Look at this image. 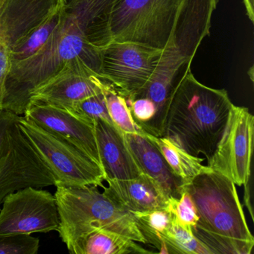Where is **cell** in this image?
Returning <instances> with one entry per match:
<instances>
[{
    "mask_svg": "<svg viewBox=\"0 0 254 254\" xmlns=\"http://www.w3.org/2000/svg\"><path fill=\"white\" fill-rule=\"evenodd\" d=\"M131 214L146 244L157 248L160 254L163 248V236L172 223L173 213L168 209H161Z\"/></svg>",
    "mask_w": 254,
    "mask_h": 254,
    "instance_id": "22",
    "label": "cell"
},
{
    "mask_svg": "<svg viewBox=\"0 0 254 254\" xmlns=\"http://www.w3.org/2000/svg\"><path fill=\"white\" fill-rule=\"evenodd\" d=\"M100 75L126 99L134 98L149 82L163 50L132 42L101 47Z\"/></svg>",
    "mask_w": 254,
    "mask_h": 254,
    "instance_id": "8",
    "label": "cell"
},
{
    "mask_svg": "<svg viewBox=\"0 0 254 254\" xmlns=\"http://www.w3.org/2000/svg\"><path fill=\"white\" fill-rule=\"evenodd\" d=\"M19 126L40 158L50 169L56 184L103 188L105 173L88 154L64 138L20 116Z\"/></svg>",
    "mask_w": 254,
    "mask_h": 254,
    "instance_id": "7",
    "label": "cell"
},
{
    "mask_svg": "<svg viewBox=\"0 0 254 254\" xmlns=\"http://www.w3.org/2000/svg\"><path fill=\"white\" fill-rule=\"evenodd\" d=\"M250 182V181H249ZM249 182L248 184H245V201L246 203L247 207L249 209L250 213H251V218L254 219V215H253L252 208H251V194H250V184Z\"/></svg>",
    "mask_w": 254,
    "mask_h": 254,
    "instance_id": "32",
    "label": "cell"
},
{
    "mask_svg": "<svg viewBox=\"0 0 254 254\" xmlns=\"http://www.w3.org/2000/svg\"><path fill=\"white\" fill-rule=\"evenodd\" d=\"M254 117L245 107L233 105L224 133L207 166L242 187L250 181L254 148Z\"/></svg>",
    "mask_w": 254,
    "mask_h": 254,
    "instance_id": "9",
    "label": "cell"
},
{
    "mask_svg": "<svg viewBox=\"0 0 254 254\" xmlns=\"http://www.w3.org/2000/svg\"><path fill=\"white\" fill-rule=\"evenodd\" d=\"M117 0H79L66 7L69 16L75 19L90 42L99 47L110 43L108 23Z\"/></svg>",
    "mask_w": 254,
    "mask_h": 254,
    "instance_id": "18",
    "label": "cell"
},
{
    "mask_svg": "<svg viewBox=\"0 0 254 254\" xmlns=\"http://www.w3.org/2000/svg\"><path fill=\"white\" fill-rule=\"evenodd\" d=\"M66 3L58 7L39 25L10 47L12 62L29 59L53 39L67 20Z\"/></svg>",
    "mask_w": 254,
    "mask_h": 254,
    "instance_id": "19",
    "label": "cell"
},
{
    "mask_svg": "<svg viewBox=\"0 0 254 254\" xmlns=\"http://www.w3.org/2000/svg\"><path fill=\"white\" fill-rule=\"evenodd\" d=\"M64 3L65 0H5L0 9V38L11 47Z\"/></svg>",
    "mask_w": 254,
    "mask_h": 254,
    "instance_id": "16",
    "label": "cell"
},
{
    "mask_svg": "<svg viewBox=\"0 0 254 254\" xmlns=\"http://www.w3.org/2000/svg\"><path fill=\"white\" fill-rule=\"evenodd\" d=\"M0 210V237L57 231L59 215L55 194L27 187L10 193Z\"/></svg>",
    "mask_w": 254,
    "mask_h": 254,
    "instance_id": "10",
    "label": "cell"
},
{
    "mask_svg": "<svg viewBox=\"0 0 254 254\" xmlns=\"http://www.w3.org/2000/svg\"><path fill=\"white\" fill-rule=\"evenodd\" d=\"M233 105L227 90L201 84L187 66L171 94L162 136L208 160L224 133Z\"/></svg>",
    "mask_w": 254,
    "mask_h": 254,
    "instance_id": "1",
    "label": "cell"
},
{
    "mask_svg": "<svg viewBox=\"0 0 254 254\" xmlns=\"http://www.w3.org/2000/svg\"><path fill=\"white\" fill-rule=\"evenodd\" d=\"M100 49L90 42L75 19L68 14L64 26L38 53L12 62L3 110L23 116L29 105V92L77 58L82 59L100 75Z\"/></svg>",
    "mask_w": 254,
    "mask_h": 254,
    "instance_id": "2",
    "label": "cell"
},
{
    "mask_svg": "<svg viewBox=\"0 0 254 254\" xmlns=\"http://www.w3.org/2000/svg\"><path fill=\"white\" fill-rule=\"evenodd\" d=\"M95 130L105 181L133 179L142 174L118 127L98 120Z\"/></svg>",
    "mask_w": 254,
    "mask_h": 254,
    "instance_id": "14",
    "label": "cell"
},
{
    "mask_svg": "<svg viewBox=\"0 0 254 254\" xmlns=\"http://www.w3.org/2000/svg\"><path fill=\"white\" fill-rule=\"evenodd\" d=\"M191 229L194 236L210 254H250L254 248V242L217 234L197 226Z\"/></svg>",
    "mask_w": 254,
    "mask_h": 254,
    "instance_id": "25",
    "label": "cell"
},
{
    "mask_svg": "<svg viewBox=\"0 0 254 254\" xmlns=\"http://www.w3.org/2000/svg\"><path fill=\"white\" fill-rule=\"evenodd\" d=\"M108 113L114 124L124 134L145 135L144 131L133 120L126 99L119 93L109 83L104 89Z\"/></svg>",
    "mask_w": 254,
    "mask_h": 254,
    "instance_id": "24",
    "label": "cell"
},
{
    "mask_svg": "<svg viewBox=\"0 0 254 254\" xmlns=\"http://www.w3.org/2000/svg\"><path fill=\"white\" fill-rule=\"evenodd\" d=\"M183 1L117 0L108 23L110 41L163 50Z\"/></svg>",
    "mask_w": 254,
    "mask_h": 254,
    "instance_id": "5",
    "label": "cell"
},
{
    "mask_svg": "<svg viewBox=\"0 0 254 254\" xmlns=\"http://www.w3.org/2000/svg\"><path fill=\"white\" fill-rule=\"evenodd\" d=\"M107 83L88 64L77 58L32 89L29 105L44 104L67 110L75 102L102 93Z\"/></svg>",
    "mask_w": 254,
    "mask_h": 254,
    "instance_id": "11",
    "label": "cell"
},
{
    "mask_svg": "<svg viewBox=\"0 0 254 254\" xmlns=\"http://www.w3.org/2000/svg\"><path fill=\"white\" fill-rule=\"evenodd\" d=\"M243 3L248 19L254 23V0H243Z\"/></svg>",
    "mask_w": 254,
    "mask_h": 254,
    "instance_id": "31",
    "label": "cell"
},
{
    "mask_svg": "<svg viewBox=\"0 0 254 254\" xmlns=\"http://www.w3.org/2000/svg\"><path fill=\"white\" fill-rule=\"evenodd\" d=\"M124 135L130 152L142 173L152 178L169 198H180L184 191V184L173 173L157 146L143 135Z\"/></svg>",
    "mask_w": 254,
    "mask_h": 254,
    "instance_id": "17",
    "label": "cell"
},
{
    "mask_svg": "<svg viewBox=\"0 0 254 254\" xmlns=\"http://www.w3.org/2000/svg\"><path fill=\"white\" fill-rule=\"evenodd\" d=\"M135 123L146 133L151 134L153 123L157 114V108L148 98L139 97L126 99Z\"/></svg>",
    "mask_w": 254,
    "mask_h": 254,
    "instance_id": "29",
    "label": "cell"
},
{
    "mask_svg": "<svg viewBox=\"0 0 254 254\" xmlns=\"http://www.w3.org/2000/svg\"><path fill=\"white\" fill-rule=\"evenodd\" d=\"M146 136L158 148L173 173L184 185L190 184L200 174L212 170L203 164L204 159L191 155L164 136H156L146 133Z\"/></svg>",
    "mask_w": 254,
    "mask_h": 254,
    "instance_id": "20",
    "label": "cell"
},
{
    "mask_svg": "<svg viewBox=\"0 0 254 254\" xmlns=\"http://www.w3.org/2000/svg\"><path fill=\"white\" fill-rule=\"evenodd\" d=\"M23 117L72 142L102 167L93 125L81 120L67 110L44 104H29Z\"/></svg>",
    "mask_w": 254,
    "mask_h": 254,
    "instance_id": "13",
    "label": "cell"
},
{
    "mask_svg": "<svg viewBox=\"0 0 254 254\" xmlns=\"http://www.w3.org/2000/svg\"><path fill=\"white\" fill-rule=\"evenodd\" d=\"M78 1H79V0H65L66 7L74 5V4L76 3V2H78Z\"/></svg>",
    "mask_w": 254,
    "mask_h": 254,
    "instance_id": "33",
    "label": "cell"
},
{
    "mask_svg": "<svg viewBox=\"0 0 254 254\" xmlns=\"http://www.w3.org/2000/svg\"><path fill=\"white\" fill-rule=\"evenodd\" d=\"M39 247V239L29 234L0 237V254H37Z\"/></svg>",
    "mask_w": 254,
    "mask_h": 254,
    "instance_id": "27",
    "label": "cell"
},
{
    "mask_svg": "<svg viewBox=\"0 0 254 254\" xmlns=\"http://www.w3.org/2000/svg\"><path fill=\"white\" fill-rule=\"evenodd\" d=\"M167 209L175 215L176 219L188 228L197 225L199 217L192 197L189 192L184 190L181 197L169 199Z\"/></svg>",
    "mask_w": 254,
    "mask_h": 254,
    "instance_id": "28",
    "label": "cell"
},
{
    "mask_svg": "<svg viewBox=\"0 0 254 254\" xmlns=\"http://www.w3.org/2000/svg\"><path fill=\"white\" fill-rule=\"evenodd\" d=\"M183 188L192 197L197 209L196 226L217 234L254 242L233 181L211 170L197 175Z\"/></svg>",
    "mask_w": 254,
    "mask_h": 254,
    "instance_id": "4",
    "label": "cell"
},
{
    "mask_svg": "<svg viewBox=\"0 0 254 254\" xmlns=\"http://www.w3.org/2000/svg\"><path fill=\"white\" fill-rule=\"evenodd\" d=\"M218 0H184L166 47L186 66H191L202 41L209 35L212 14Z\"/></svg>",
    "mask_w": 254,
    "mask_h": 254,
    "instance_id": "12",
    "label": "cell"
},
{
    "mask_svg": "<svg viewBox=\"0 0 254 254\" xmlns=\"http://www.w3.org/2000/svg\"><path fill=\"white\" fill-rule=\"evenodd\" d=\"M20 117L0 111V206L10 193L20 189L56 184L54 175L22 132Z\"/></svg>",
    "mask_w": 254,
    "mask_h": 254,
    "instance_id": "6",
    "label": "cell"
},
{
    "mask_svg": "<svg viewBox=\"0 0 254 254\" xmlns=\"http://www.w3.org/2000/svg\"><path fill=\"white\" fill-rule=\"evenodd\" d=\"M103 193L130 213L167 209L169 197L151 177L142 173L128 180H107Z\"/></svg>",
    "mask_w": 254,
    "mask_h": 254,
    "instance_id": "15",
    "label": "cell"
},
{
    "mask_svg": "<svg viewBox=\"0 0 254 254\" xmlns=\"http://www.w3.org/2000/svg\"><path fill=\"white\" fill-rule=\"evenodd\" d=\"M160 254H210V252L197 240L191 229L181 224L174 215L163 236Z\"/></svg>",
    "mask_w": 254,
    "mask_h": 254,
    "instance_id": "23",
    "label": "cell"
},
{
    "mask_svg": "<svg viewBox=\"0 0 254 254\" xmlns=\"http://www.w3.org/2000/svg\"><path fill=\"white\" fill-rule=\"evenodd\" d=\"M12 67L11 50L6 41L0 38V111L3 110V103L7 91V82Z\"/></svg>",
    "mask_w": 254,
    "mask_h": 254,
    "instance_id": "30",
    "label": "cell"
},
{
    "mask_svg": "<svg viewBox=\"0 0 254 254\" xmlns=\"http://www.w3.org/2000/svg\"><path fill=\"white\" fill-rule=\"evenodd\" d=\"M151 254L136 241L115 232L99 230L86 236L78 246L77 254Z\"/></svg>",
    "mask_w": 254,
    "mask_h": 254,
    "instance_id": "21",
    "label": "cell"
},
{
    "mask_svg": "<svg viewBox=\"0 0 254 254\" xmlns=\"http://www.w3.org/2000/svg\"><path fill=\"white\" fill-rule=\"evenodd\" d=\"M55 197L59 215L58 233L70 254H77L82 239L106 230L146 244L133 215L120 207L94 186L57 184Z\"/></svg>",
    "mask_w": 254,
    "mask_h": 254,
    "instance_id": "3",
    "label": "cell"
},
{
    "mask_svg": "<svg viewBox=\"0 0 254 254\" xmlns=\"http://www.w3.org/2000/svg\"><path fill=\"white\" fill-rule=\"evenodd\" d=\"M67 111L94 126L98 120H105L107 123L115 126L108 113L104 90L102 93L75 102L68 108Z\"/></svg>",
    "mask_w": 254,
    "mask_h": 254,
    "instance_id": "26",
    "label": "cell"
},
{
    "mask_svg": "<svg viewBox=\"0 0 254 254\" xmlns=\"http://www.w3.org/2000/svg\"><path fill=\"white\" fill-rule=\"evenodd\" d=\"M5 0H0V9L2 8V5H3Z\"/></svg>",
    "mask_w": 254,
    "mask_h": 254,
    "instance_id": "34",
    "label": "cell"
}]
</instances>
